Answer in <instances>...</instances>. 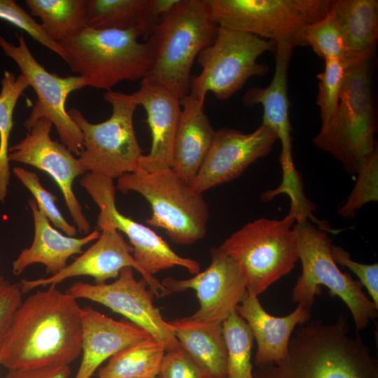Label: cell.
Instances as JSON below:
<instances>
[{
  "instance_id": "1",
  "label": "cell",
  "mask_w": 378,
  "mask_h": 378,
  "mask_svg": "<svg viewBox=\"0 0 378 378\" xmlns=\"http://www.w3.org/2000/svg\"><path fill=\"white\" fill-rule=\"evenodd\" d=\"M18 308L0 348L8 370L69 365L82 350V307L77 299L50 285Z\"/></svg>"
},
{
  "instance_id": "2",
  "label": "cell",
  "mask_w": 378,
  "mask_h": 378,
  "mask_svg": "<svg viewBox=\"0 0 378 378\" xmlns=\"http://www.w3.org/2000/svg\"><path fill=\"white\" fill-rule=\"evenodd\" d=\"M346 318L316 320L297 329L276 364L258 367L253 378H378V361Z\"/></svg>"
},
{
  "instance_id": "3",
  "label": "cell",
  "mask_w": 378,
  "mask_h": 378,
  "mask_svg": "<svg viewBox=\"0 0 378 378\" xmlns=\"http://www.w3.org/2000/svg\"><path fill=\"white\" fill-rule=\"evenodd\" d=\"M218 29L207 0H178L146 41L150 65L141 81L162 86L180 99L187 95L194 60L214 42Z\"/></svg>"
},
{
  "instance_id": "4",
  "label": "cell",
  "mask_w": 378,
  "mask_h": 378,
  "mask_svg": "<svg viewBox=\"0 0 378 378\" xmlns=\"http://www.w3.org/2000/svg\"><path fill=\"white\" fill-rule=\"evenodd\" d=\"M369 61L346 66L335 113L312 140L315 146L332 155L350 174H356L364 159L377 148Z\"/></svg>"
},
{
  "instance_id": "5",
  "label": "cell",
  "mask_w": 378,
  "mask_h": 378,
  "mask_svg": "<svg viewBox=\"0 0 378 378\" xmlns=\"http://www.w3.org/2000/svg\"><path fill=\"white\" fill-rule=\"evenodd\" d=\"M133 31L85 27L59 43L66 63L85 86L106 92L122 80L143 79L150 65L148 43H140Z\"/></svg>"
},
{
  "instance_id": "6",
  "label": "cell",
  "mask_w": 378,
  "mask_h": 378,
  "mask_svg": "<svg viewBox=\"0 0 378 378\" xmlns=\"http://www.w3.org/2000/svg\"><path fill=\"white\" fill-rule=\"evenodd\" d=\"M115 188L123 194L135 192L143 196L152 209L147 223L164 230L176 244L192 245L206 236L209 218L206 202L172 168H137L119 177Z\"/></svg>"
},
{
  "instance_id": "7",
  "label": "cell",
  "mask_w": 378,
  "mask_h": 378,
  "mask_svg": "<svg viewBox=\"0 0 378 378\" xmlns=\"http://www.w3.org/2000/svg\"><path fill=\"white\" fill-rule=\"evenodd\" d=\"M293 228L302 273L292 289L291 301L311 309L321 293V286H325L331 297L337 296L346 304L356 330L366 328L377 317L378 309L363 290L361 283L337 267L327 232L308 219L295 222Z\"/></svg>"
},
{
  "instance_id": "8",
  "label": "cell",
  "mask_w": 378,
  "mask_h": 378,
  "mask_svg": "<svg viewBox=\"0 0 378 378\" xmlns=\"http://www.w3.org/2000/svg\"><path fill=\"white\" fill-rule=\"evenodd\" d=\"M295 216L260 218L233 232L218 248L239 265L248 293L258 296L288 274L298 260Z\"/></svg>"
},
{
  "instance_id": "9",
  "label": "cell",
  "mask_w": 378,
  "mask_h": 378,
  "mask_svg": "<svg viewBox=\"0 0 378 378\" xmlns=\"http://www.w3.org/2000/svg\"><path fill=\"white\" fill-rule=\"evenodd\" d=\"M104 99L112 106L111 115L104 122L91 123L74 108L68 113L83 134L78 159L85 172L114 180L135 171L143 155L133 122L138 104L132 94L113 90L106 92Z\"/></svg>"
},
{
  "instance_id": "10",
  "label": "cell",
  "mask_w": 378,
  "mask_h": 378,
  "mask_svg": "<svg viewBox=\"0 0 378 378\" xmlns=\"http://www.w3.org/2000/svg\"><path fill=\"white\" fill-rule=\"evenodd\" d=\"M219 26L294 48L306 46L305 30L328 12L331 0H207Z\"/></svg>"
},
{
  "instance_id": "11",
  "label": "cell",
  "mask_w": 378,
  "mask_h": 378,
  "mask_svg": "<svg viewBox=\"0 0 378 378\" xmlns=\"http://www.w3.org/2000/svg\"><path fill=\"white\" fill-rule=\"evenodd\" d=\"M275 43L253 34L219 26L214 42L197 57L202 72L191 76L189 93L205 101L211 92L216 99H227L252 76H265L270 68L257 59Z\"/></svg>"
},
{
  "instance_id": "12",
  "label": "cell",
  "mask_w": 378,
  "mask_h": 378,
  "mask_svg": "<svg viewBox=\"0 0 378 378\" xmlns=\"http://www.w3.org/2000/svg\"><path fill=\"white\" fill-rule=\"evenodd\" d=\"M18 45L0 35V48L20 69L36 94V99L23 126L27 130L40 119L46 118L55 127L60 141L73 154L79 155L83 148V134L66 108L69 95L84 87L78 76L62 77L48 71L34 57L23 33H16Z\"/></svg>"
},
{
  "instance_id": "13",
  "label": "cell",
  "mask_w": 378,
  "mask_h": 378,
  "mask_svg": "<svg viewBox=\"0 0 378 378\" xmlns=\"http://www.w3.org/2000/svg\"><path fill=\"white\" fill-rule=\"evenodd\" d=\"M79 183L99 209L97 227L111 226L124 233L133 248L134 260L147 274L153 276L174 267L185 268L194 275L200 272L197 261L178 255L151 228L120 212L115 203L116 188L113 179L86 172Z\"/></svg>"
},
{
  "instance_id": "14",
  "label": "cell",
  "mask_w": 378,
  "mask_h": 378,
  "mask_svg": "<svg viewBox=\"0 0 378 378\" xmlns=\"http://www.w3.org/2000/svg\"><path fill=\"white\" fill-rule=\"evenodd\" d=\"M142 278L137 280L134 268H122L118 277L109 284H90L77 281L66 291L76 299H86L102 304L124 316L133 324L160 342L166 352L176 349L180 344L168 321L153 304V293L148 289Z\"/></svg>"
},
{
  "instance_id": "15",
  "label": "cell",
  "mask_w": 378,
  "mask_h": 378,
  "mask_svg": "<svg viewBox=\"0 0 378 378\" xmlns=\"http://www.w3.org/2000/svg\"><path fill=\"white\" fill-rule=\"evenodd\" d=\"M211 262L204 271L186 279L167 277L161 282L169 294L192 289L199 309L190 319L221 325L248 294L246 279L237 262L218 247L210 250Z\"/></svg>"
},
{
  "instance_id": "16",
  "label": "cell",
  "mask_w": 378,
  "mask_h": 378,
  "mask_svg": "<svg viewBox=\"0 0 378 378\" xmlns=\"http://www.w3.org/2000/svg\"><path fill=\"white\" fill-rule=\"evenodd\" d=\"M52 124L38 120L26 136L9 147V161L31 165L48 174L60 189L69 212L80 233L88 234L90 225L73 190L76 177L86 172L78 158L62 143L50 137Z\"/></svg>"
},
{
  "instance_id": "17",
  "label": "cell",
  "mask_w": 378,
  "mask_h": 378,
  "mask_svg": "<svg viewBox=\"0 0 378 378\" xmlns=\"http://www.w3.org/2000/svg\"><path fill=\"white\" fill-rule=\"evenodd\" d=\"M98 230L100 235L95 242L57 274L47 278L22 279L20 283L22 293L39 286L57 285L79 276H91L97 284H105L110 279H116L122 268L132 267L141 274L154 295L160 298L169 295L161 282L136 262L132 254V246L126 242L121 232L111 226H102Z\"/></svg>"
},
{
  "instance_id": "18",
  "label": "cell",
  "mask_w": 378,
  "mask_h": 378,
  "mask_svg": "<svg viewBox=\"0 0 378 378\" xmlns=\"http://www.w3.org/2000/svg\"><path fill=\"white\" fill-rule=\"evenodd\" d=\"M277 139L275 132L262 124L248 134L234 129L216 131L212 144L191 188L202 194L237 178L250 164L267 155Z\"/></svg>"
},
{
  "instance_id": "19",
  "label": "cell",
  "mask_w": 378,
  "mask_h": 378,
  "mask_svg": "<svg viewBox=\"0 0 378 378\" xmlns=\"http://www.w3.org/2000/svg\"><path fill=\"white\" fill-rule=\"evenodd\" d=\"M132 96L146 111L152 138L150 152L141 156L138 168L146 171L171 168L174 139L181 111L180 98L162 86L144 81Z\"/></svg>"
},
{
  "instance_id": "20",
  "label": "cell",
  "mask_w": 378,
  "mask_h": 378,
  "mask_svg": "<svg viewBox=\"0 0 378 378\" xmlns=\"http://www.w3.org/2000/svg\"><path fill=\"white\" fill-rule=\"evenodd\" d=\"M150 336L132 323L115 321L89 306L82 308L83 356L74 378H91L105 360Z\"/></svg>"
},
{
  "instance_id": "21",
  "label": "cell",
  "mask_w": 378,
  "mask_h": 378,
  "mask_svg": "<svg viewBox=\"0 0 378 378\" xmlns=\"http://www.w3.org/2000/svg\"><path fill=\"white\" fill-rule=\"evenodd\" d=\"M236 311L248 323L257 342L255 364L258 368L279 363L287 352L295 328L309 322L312 316L311 309L302 304L287 316H272L264 309L258 297L251 293Z\"/></svg>"
},
{
  "instance_id": "22",
  "label": "cell",
  "mask_w": 378,
  "mask_h": 378,
  "mask_svg": "<svg viewBox=\"0 0 378 378\" xmlns=\"http://www.w3.org/2000/svg\"><path fill=\"white\" fill-rule=\"evenodd\" d=\"M34 220V239L31 246L24 248L12 263L14 275L21 274L29 266L39 263L45 266L50 276L64 269L70 257L81 254L83 248L97 240L100 231L93 230L80 238L63 234L52 225L38 209L36 200H28Z\"/></svg>"
},
{
  "instance_id": "23",
  "label": "cell",
  "mask_w": 378,
  "mask_h": 378,
  "mask_svg": "<svg viewBox=\"0 0 378 378\" xmlns=\"http://www.w3.org/2000/svg\"><path fill=\"white\" fill-rule=\"evenodd\" d=\"M205 101L188 93L182 106L172 149L171 168L191 186L214 141L216 131L204 113Z\"/></svg>"
},
{
  "instance_id": "24",
  "label": "cell",
  "mask_w": 378,
  "mask_h": 378,
  "mask_svg": "<svg viewBox=\"0 0 378 378\" xmlns=\"http://www.w3.org/2000/svg\"><path fill=\"white\" fill-rule=\"evenodd\" d=\"M293 49L285 44H276L274 49L275 69L270 84L266 88H251L243 97V104L246 106L262 105V124L275 132L281 144L279 160L283 169L294 166L287 79Z\"/></svg>"
},
{
  "instance_id": "25",
  "label": "cell",
  "mask_w": 378,
  "mask_h": 378,
  "mask_svg": "<svg viewBox=\"0 0 378 378\" xmlns=\"http://www.w3.org/2000/svg\"><path fill=\"white\" fill-rule=\"evenodd\" d=\"M178 0H88V27L133 31L146 41Z\"/></svg>"
},
{
  "instance_id": "26",
  "label": "cell",
  "mask_w": 378,
  "mask_h": 378,
  "mask_svg": "<svg viewBox=\"0 0 378 378\" xmlns=\"http://www.w3.org/2000/svg\"><path fill=\"white\" fill-rule=\"evenodd\" d=\"M328 12L344 38L345 66L370 60L378 38L377 0H331Z\"/></svg>"
},
{
  "instance_id": "27",
  "label": "cell",
  "mask_w": 378,
  "mask_h": 378,
  "mask_svg": "<svg viewBox=\"0 0 378 378\" xmlns=\"http://www.w3.org/2000/svg\"><path fill=\"white\" fill-rule=\"evenodd\" d=\"M180 346L206 378L227 377V349L221 325L202 323L188 316L168 321Z\"/></svg>"
},
{
  "instance_id": "28",
  "label": "cell",
  "mask_w": 378,
  "mask_h": 378,
  "mask_svg": "<svg viewBox=\"0 0 378 378\" xmlns=\"http://www.w3.org/2000/svg\"><path fill=\"white\" fill-rule=\"evenodd\" d=\"M88 0H26L31 16L38 17L47 36L57 43L88 26Z\"/></svg>"
},
{
  "instance_id": "29",
  "label": "cell",
  "mask_w": 378,
  "mask_h": 378,
  "mask_svg": "<svg viewBox=\"0 0 378 378\" xmlns=\"http://www.w3.org/2000/svg\"><path fill=\"white\" fill-rule=\"evenodd\" d=\"M164 346L150 336L122 349L98 371L99 378H156L165 355Z\"/></svg>"
},
{
  "instance_id": "30",
  "label": "cell",
  "mask_w": 378,
  "mask_h": 378,
  "mask_svg": "<svg viewBox=\"0 0 378 378\" xmlns=\"http://www.w3.org/2000/svg\"><path fill=\"white\" fill-rule=\"evenodd\" d=\"M29 87L26 78L5 71L0 91V202L5 201L10 178L8 144L13 126V113L17 102Z\"/></svg>"
},
{
  "instance_id": "31",
  "label": "cell",
  "mask_w": 378,
  "mask_h": 378,
  "mask_svg": "<svg viewBox=\"0 0 378 378\" xmlns=\"http://www.w3.org/2000/svg\"><path fill=\"white\" fill-rule=\"evenodd\" d=\"M227 349V377L253 378L251 354L254 337L246 321L234 311L223 323Z\"/></svg>"
},
{
  "instance_id": "32",
  "label": "cell",
  "mask_w": 378,
  "mask_h": 378,
  "mask_svg": "<svg viewBox=\"0 0 378 378\" xmlns=\"http://www.w3.org/2000/svg\"><path fill=\"white\" fill-rule=\"evenodd\" d=\"M358 178L347 200L337 209L342 218H353L365 204L378 200V149L376 148L362 162Z\"/></svg>"
},
{
  "instance_id": "33",
  "label": "cell",
  "mask_w": 378,
  "mask_h": 378,
  "mask_svg": "<svg viewBox=\"0 0 378 378\" xmlns=\"http://www.w3.org/2000/svg\"><path fill=\"white\" fill-rule=\"evenodd\" d=\"M305 41L307 46H311L315 53L324 59H335L345 63L344 38L335 20L329 12L307 27Z\"/></svg>"
},
{
  "instance_id": "34",
  "label": "cell",
  "mask_w": 378,
  "mask_h": 378,
  "mask_svg": "<svg viewBox=\"0 0 378 378\" xmlns=\"http://www.w3.org/2000/svg\"><path fill=\"white\" fill-rule=\"evenodd\" d=\"M324 60V69L316 76L318 79L316 104L320 109L321 127L328 125L335 113L346 71V66L340 60Z\"/></svg>"
},
{
  "instance_id": "35",
  "label": "cell",
  "mask_w": 378,
  "mask_h": 378,
  "mask_svg": "<svg viewBox=\"0 0 378 378\" xmlns=\"http://www.w3.org/2000/svg\"><path fill=\"white\" fill-rule=\"evenodd\" d=\"M13 172L21 183L29 190L36 200L38 209L46 216L55 227L66 235L75 237L76 227L67 222L55 204L57 197L47 190L41 183L36 173L22 167H15Z\"/></svg>"
},
{
  "instance_id": "36",
  "label": "cell",
  "mask_w": 378,
  "mask_h": 378,
  "mask_svg": "<svg viewBox=\"0 0 378 378\" xmlns=\"http://www.w3.org/2000/svg\"><path fill=\"white\" fill-rule=\"evenodd\" d=\"M0 20L24 31L34 40L58 55L66 62V55L62 46L47 36L41 24L15 1L0 0Z\"/></svg>"
},
{
  "instance_id": "37",
  "label": "cell",
  "mask_w": 378,
  "mask_h": 378,
  "mask_svg": "<svg viewBox=\"0 0 378 378\" xmlns=\"http://www.w3.org/2000/svg\"><path fill=\"white\" fill-rule=\"evenodd\" d=\"M331 253L335 262L346 267L359 279V281L370 294L372 301L378 309V263L363 264L351 258L349 251L342 247L331 245Z\"/></svg>"
},
{
  "instance_id": "38",
  "label": "cell",
  "mask_w": 378,
  "mask_h": 378,
  "mask_svg": "<svg viewBox=\"0 0 378 378\" xmlns=\"http://www.w3.org/2000/svg\"><path fill=\"white\" fill-rule=\"evenodd\" d=\"M158 377L206 378L200 368L181 346L165 353Z\"/></svg>"
},
{
  "instance_id": "39",
  "label": "cell",
  "mask_w": 378,
  "mask_h": 378,
  "mask_svg": "<svg viewBox=\"0 0 378 378\" xmlns=\"http://www.w3.org/2000/svg\"><path fill=\"white\" fill-rule=\"evenodd\" d=\"M22 295L20 283H12L0 276V348L22 302Z\"/></svg>"
},
{
  "instance_id": "40",
  "label": "cell",
  "mask_w": 378,
  "mask_h": 378,
  "mask_svg": "<svg viewBox=\"0 0 378 378\" xmlns=\"http://www.w3.org/2000/svg\"><path fill=\"white\" fill-rule=\"evenodd\" d=\"M69 365H52L25 370H8L2 378H69Z\"/></svg>"
},
{
  "instance_id": "41",
  "label": "cell",
  "mask_w": 378,
  "mask_h": 378,
  "mask_svg": "<svg viewBox=\"0 0 378 378\" xmlns=\"http://www.w3.org/2000/svg\"><path fill=\"white\" fill-rule=\"evenodd\" d=\"M98 378H99V377H98ZM156 378H159V377H156Z\"/></svg>"
},
{
  "instance_id": "42",
  "label": "cell",
  "mask_w": 378,
  "mask_h": 378,
  "mask_svg": "<svg viewBox=\"0 0 378 378\" xmlns=\"http://www.w3.org/2000/svg\"><path fill=\"white\" fill-rule=\"evenodd\" d=\"M225 378H228V377H225Z\"/></svg>"
}]
</instances>
